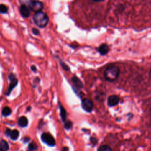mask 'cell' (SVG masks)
Instances as JSON below:
<instances>
[{
  "label": "cell",
  "instance_id": "cell-28",
  "mask_svg": "<svg viewBox=\"0 0 151 151\" xmlns=\"http://www.w3.org/2000/svg\"><path fill=\"white\" fill-rule=\"evenodd\" d=\"M150 113H151V109H150Z\"/></svg>",
  "mask_w": 151,
  "mask_h": 151
},
{
  "label": "cell",
  "instance_id": "cell-20",
  "mask_svg": "<svg viewBox=\"0 0 151 151\" xmlns=\"http://www.w3.org/2000/svg\"><path fill=\"white\" fill-rule=\"evenodd\" d=\"M72 124H73L72 122L71 121H70V120H68L66 122H65L64 127H65V129L68 130V129H70L72 127Z\"/></svg>",
  "mask_w": 151,
  "mask_h": 151
},
{
  "label": "cell",
  "instance_id": "cell-15",
  "mask_svg": "<svg viewBox=\"0 0 151 151\" xmlns=\"http://www.w3.org/2000/svg\"><path fill=\"white\" fill-rule=\"evenodd\" d=\"M18 136H19V132L17 130H14L11 132L10 137L12 140H17L18 139Z\"/></svg>",
  "mask_w": 151,
  "mask_h": 151
},
{
  "label": "cell",
  "instance_id": "cell-1",
  "mask_svg": "<svg viewBox=\"0 0 151 151\" xmlns=\"http://www.w3.org/2000/svg\"><path fill=\"white\" fill-rule=\"evenodd\" d=\"M119 73L120 69L119 67L114 65H109L104 71V76L107 81L113 82L118 78Z\"/></svg>",
  "mask_w": 151,
  "mask_h": 151
},
{
  "label": "cell",
  "instance_id": "cell-18",
  "mask_svg": "<svg viewBox=\"0 0 151 151\" xmlns=\"http://www.w3.org/2000/svg\"><path fill=\"white\" fill-rule=\"evenodd\" d=\"M28 149L29 150L31 151H33L34 150H36L37 149V146L36 145L35 143L34 142H32L31 143L29 144L28 145Z\"/></svg>",
  "mask_w": 151,
  "mask_h": 151
},
{
  "label": "cell",
  "instance_id": "cell-24",
  "mask_svg": "<svg viewBox=\"0 0 151 151\" xmlns=\"http://www.w3.org/2000/svg\"><path fill=\"white\" fill-rule=\"evenodd\" d=\"M31 70L32 71H34V72H36V71H37V68H36V67L35 66V65H32L31 66Z\"/></svg>",
  "mask_w": 151,
  "mask_h": 151
},
{
  "label": "cell",
  "instance_id": "cell-6",
  "mask_svg": "<svg viewBox=\"0 0 151 151\" xmlns=\"http://www.w3.org/2000/svg\"><path fill=\"white\" fill-rule=\"evenodd\" d=\"M81 107L84 110L90 113L93 109V103L88 99H83L81 101Z\"/></svg>",
  "mask_w": 151,
  "mask_h": 151
},
{
  "label": "cell",
  "instance_id": "cell-25",
  "mask_svg": "<svg viewBox=\"0 0 151 151\" xmlns=\"http://www.w3.org/2000/svg\"><path fill=\"white\" fill-rule=\"evenodd\" d=\"M29 140V138L28 137H24V138L23 139V141H24V142H25V143L28 142Z\"/></svg>",
  "mask_w": 151,
  "mask_h": 151
},
{
  "label": "cell",
  "instance_id": "cell-22",
  "mask_svg": "<svg viewBox=\"0 0 151 151\" xmlns=\"http://www.w3.org/2000/svg\"><path fill=\"white\" fill-rule=\"evenodd\" d=\"M90 140L91 143H93V145H96V144L97 143V139H96V138L93 137H90Z\"/></svg>",
  "mask_w": 151,
  "mask_h": 151
},
{
  "label": "cell",
  "instance_id": "cell-7",
  "mask_svg": "<svg viewBox=\"0 0 151 151\" xmlns=\"http://www.w3.org/2000/svg\"><path fill=\"white\" fill-rule=\"evenodd\" d=\"M120 98L117 95H111L107 99V104L110 107H113L118 104Z\"/></svg>",
  "mask_w": 151,
  "mask_h": 151
},
{
  "label": "cell",
  "instance_id": "cell-19",
  "mask_svg": "<svg viewBox=\"0 0 151 151\" xmlns=\"http://www.w3.org/2000/svg\"><path fill=\"white\" fill-rule=\"evenodd\" d=\"M60 64L61 65V67L65 70V71H68L70 70V67L67 65L65 63H64L63 61H60Z\"/></svg>",
  "mask_w": 151,
  "mask_h": 151
},
{
  "label": "cell",
  "instance_id": "cell-9",
  "mask_svg": "<svg viewBox=\"0 0 151 151\" xmlns=\"http://www.w3.org/2000/svg\"><path fill=\"white\" fill-rule=\"evenodd\" d=\"M71 81L73 85L76 87V89H80L83 87V83L76 76H74L71 78Z\"/></svg>",
  "mask_w": 151,
  "mask_h": 151
},
{
  "label": "cell",
  "instance_id": "cell-3",
  "mask_svg": "<svg viewBox=\"0 0 151 151\" xmlns=\"http://www.w3.org/2000/svg\"><path fill=\"white\" fill-rule=\"evenodd\" d=\"M23 3H27L28 8L35 13L41 12L43 8V4L41 1H29L27 2L23 1Z\"/></svg>",
  "mask_w": 151,
  "mask_h": 151
},
{
  "label": "cell",
  "instance_id": "cell-10",
  "mask_svg": "<svg viewBox=\"0 0 151 151\" xmlns=\"http://www.w3.org/2000/svg\"><path fill=\"white\" fill-rule=\"evenodd\" d=\"M98 51L102 55H106L107 54L109 51V47L108 46L107 44H103L101 45H100L99 48H98Z\"/></svg>",
  "mask_w": 151,
  "mask_h": 151
},
{
  "label": "cell",
  "instance_id": "cell-11",
  "mask_svg": "<svg viewBox=\"0 0 151 151\" xmlns=\"http://www.w3.org/2000/svg\"><path fill=\"white\" fill-rule=\"evenodd\" d=\"M28 119H27L26 117L21 116L19 118L18 121V124L20 127H27L28 125Z\"/></svg>",
  "mask_w": 151,
  "mask_h": 151
},
{
  "label": "cell",
  "instance_id": "cell-21",
  "mask_svg": "<svg viewBox=\"0 0 151 151\" xmlns=\"http://www.w3.org/2000/svg\"><path fill=\"white\" fill-rule=\"evenodd\" d=\"M32 32L33 33V34L37 35H39V34H40L39 30H38V29L35 28H34L32 29Z\"/></svg>",
  "mask_w": 151,
  "mask_h": 151
},
{
  "label": "cell",
  "instance_id": "cell-4",
  "mask_svg": "<svg viewBox=\"0 0 151 151\" xmlns=\"http://www.w3.org/2000/svg\"><path fill=\"white\" fill-rule=\"evenodd\" d=\"M8 78L10 81V83H9V85L8 87L7 88L6 91L5 92V94L6 96H9L11 94L12 90L14 89V88L18 84V80L14 74H12V73L9 74L8 76Z\"/></svg>",
  "mask_w": 151,
  "mask_h": 151
},
{
  "label": "cell",
  "instance_id": "cell-2",
  "mask_svg": "<svg viewBox=\"0 0 151 151\" xmlns=\"http://www.w3.org/2000/svg\"><path fill=\"white\" fill-rule=\"evenodd\" d=\"M32 19L34 24L40 28L45 27L48 24L49 21L47 15L42 11L35 13L33 15Z\"/></svg>",
  "mask_w": 151,
  "mask_h": 151
},
{
  "label": "cell",
  "instance_id": "cell-17",
  "mask_svg": "<svg viewBox=\"0 0 151 151\" xmlns=\"http://www.w3.org/2000/svg\"><path fill=\"white\" fill-rule=\"evenodd\" d=\"M0 11H1V14H6L8 12V8L7 6L3 4H1V5H0Z\"/></svg>",
  "mask_w": 151,
  "mask_h": 151
},
{
  "label": "cell",
  "instance_id": "cell-27",
  "mask_svg": "<svg viewBox=\"0 0 151 151\" xmlns=\"http://www.w3.org/2000/svg\"><path fill=\"white\" fill-rule=\"evenodd\" d=\"M149 76H150V77H151V68H150V71H149Z\"/></svg>",
  "mask_w": 151,
  "mask_h": 151
},
{
  "label": "cell",
  "instance_id": "cell-23",
  "mask_svg": "<svg viewBox=\"0 0 151 151\" xmlns=\"http://www.w3.org/2000/svg\"><path fill=\"white\" fill-rule=\"evenodd\" d=\"M11 129H6V130H5V134H6V136H9L10 137V135H11Z\"/></svg>",
  "mask_w": 151,
  "mask_h": 151
},
{
  "label": "cell",
  "instance_id": "cell-5",
  "mask_svg": "<svg viewBox=\"0 0 151 151\" xmlns=\"http://www.w3.org/2000/svg\"><path fill=\"white\" fill-rule=\"evenodd\" d=\"M41 140L43 142L51 146H53L55 144V142L54 137L50 133H43L42 134Z\"/></svg>",
  "mask_w": 151,
  "mask_h": 151
},
{
  "label": "cell",
  "instance_id": "cell-16",
  "mask_svg": "<svg viewBox=\"0 0 151 151\" xmlns=\"http://www.w3.org/2000/svg\"><path fill=\"white\" fill-rule=\"evenodd\" d=\"M97 151H112V150L109 146L103 145L99 147Z\"/></svg>",
  "mask_w": 151,
  "mask_h": 151
},
{
  "label": "cell",
  "instance_id": "cell-12",
  "mask_svg": "<svg viewBox=\"0 0 151 151\" xmlns=\"http://www.w3.org/2000/svg\"><path fill=\"white\" fill-rule=\"evenodd\" d=\"M59 108H60V116L61 120L63 122H65L66 120L67 117V113L66 110L64 109V108L63 107V106L59 103Z\"/></svg>",
  "mask_w": 151,
  "mask_h": 151
},
{
  "label": "cell",
  "instance_id": "cell-14",
  "mask_svg": "<svg viewBox=\"0 0 151 151\" xmlns=\"http://www.w3.org/2000/svg\"><path fill=\"white\" fill-rule=\"evenodd\" d=\"M11 112H12L11 109L9 107H7V106L4 107L2 110V114L4 117L9 116L11 114Z\"/></svg>",
  "mask_w": 151,
  "mask_h": 151
},
{
  "label": "cell",
  "instance_id": "cell-26",
  "mask_svg": "<svg viewBox=\"0 0 151 151\" xmlns=\"http://www.w3.org/2000/svg\"><path fill=\"white\" fill-rule=\"evenodd\" d=\"M61 151H68V148L67 147H64Z\"/></svg>",
  "mask_w": 151,
  "mask_h": 151
},
{
  "label": "cell",
  "instance_id": "cell-13",
  "mask_svg": "<svg viewBox=\"0 0 151 151\" xmlns=\"http://www.w3.org/2000/svg\"><path fill=\"white\" fill-rule=\"evenodd\" d=\"M9 149L8 143L4 140H2L1 141V146H0V151H7Z\"/></svg>",
  "mask_w": 151,
  "mask_h": 151
},
{
  "label": "cell",
  "instance_id": "cell-8",
  "mask_svg": "<svg viewBox=\"0 0 151 151\" xmlns=\"http://www.w3.org/2000/svg\"><path fill=\"white\" fill-rule=\"evenodd\" d=\"M19 12L24 18H28L29 16V9L26 5L22 4L19 7Z\"/></svg>",
  "mask_w": 151,
  "mask_h": 151
}]
</instances>
